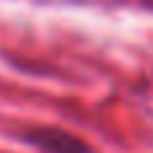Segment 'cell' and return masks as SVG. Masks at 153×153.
Masks as SVG:
<instances>
[{
    "label": "cell",
    "instance_id": "6da1fadb",
    "mask_svg": "<svg viewBox=\"0 0 153 153\" xmlns=\"http://www.w3.org/2000/svg\"><path fill=\"white\" fill-rule=\"evenodd\" d=\"M22 140L38 153H97L86 140L59 126H30L22 132Z\"/></svg>",
    "mask_w": 153,
    "mask_h": 153
}]
</instances>
